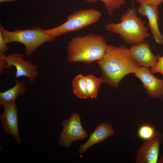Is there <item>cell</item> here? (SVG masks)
I'll list each match as a JSON object with an SVG mask.
<instances>
[{
	"instance_id": "obj_18",
	"label": "cell",
	"mask_w": 163,
	"mask_h": 163,
	"mask_svg": "<svg viewBox=\"0 0 163 163\" xmlns=\"http://www.w3.org/2000/svg\"><path fill=\"white\" fill-rule=\"evenodd\" d=\"M86 2L92 3L96 2L97 0L102 2L107 9L108 14L112 15L114 11L120 8L121 5L125 4V0H84Z\"/></svg>"
},
{
	"instance_id": "obj_23",
	"label": "cell",
	"mask_w": 163,
	"mask_h": 163,
	"mask_svg": "<svg viewBox=\"0 0 163 163\" xmlns=\"http://www.w3.org/2000/svg\"><path fill=\"white\" fill-rule=\"evenodd\" d=\"M158 163H163V154L158 160Z\"/></svg>"
},
{
	"instance_id": "obj_13",
	"label": "cell",
	"mask_w": 163,
	"mask_h": 163,
	"mask_svg": "<svg viewBox=\"0 0 163 163\" xmlns=\"http://www.w3.org/2000/svg\"><path fill=\"white\" fill-rule=\"evenodd\" d=\"M115 133L113 127L111 124L105 123L100 124L90 134L88 141L80 146L79 153H84L90 147L104 141Z\"/></svg>"
},
{
	"instance_id": "obj_15",
	"label": "cell",
	"mask_w": 163,
	"mask_h": 163,
	"mask_svg": "<svg viewBox=\"0 0 163 163\" xmlns=\"http://www.w3.org/2000/svg\"><path fill=\"white\" fill-rule=\"evenodd\" d=\"M72 87L74 94L81 99L88 97L85 76L79 74L73 79Z\"/></svg>"
},
{
	"instance_id": "obj_3",
	"label": "cell",
	"mask_w": 163,
	"mask_h": 163,
	"mask_svg": "<svg viewBox=\"0 0 163 163\" xmlns=\"http://www.w3.org/2000/svg\"><path fill=\"white\" fill-rule=\"evenodd\" d=\"M118 23H109L106 24V30L113 33L119 34L125 43L134 44L145 41L150 36L145 22L137 15L136 9L129 8L120 18Z\"/></svg>"
},
{
	"instance_id": "obj_12",
	"label": "cell",
	"mask_w": 163,
	"mask_h": 163,
	"mask_svg": "<svg viewBox=\"0 0 163 163\" xmlns=\"http://www.w3.org/2000/svg\"><path fill=\"white\" fill-rule=\"evenodd\" d=\"M158 6L149 4H141L138 9L137 12L140 15L147 17L149 26L153 38L156 43L162 45L163 44V36L158 26L159 12Z\"/></svg>"
},
{
	"instance_id": "obj_20",
	"label": "cell",
	"mask_w": 163,
	"mask_h": 163,
	"mask_svg": "<svg viewBox=\"0 0 163 163\" xmlns=\"http://www.w3.org/2000/svg\"><path fill=\"white\" fill-rule=\"evenodd\" d=\"M7 44L4 40L2 32L0 30V54H4L9 49Z\"/></svg>"
},
{
	"instance_id": "obj_8",
	"label": "cell",
	"mask_w": 163,
	"mask_h": 163,
	"mask_svg": "<svg viewBox=\"0 0 163 163\" xmlns=\"http://www.w3.org/2000/svg\"><path fill=\"white\" fill-rule=\"evenodd\" d=\"M162 139V134L156 133L152 138L145 141L137 151L135 158L136 162L158 163Z\"/></svg>"
},
{
	"instance_id": "obj_19",
	"label": "cell",
	"mask_w": 163,
	"mask_h": 163,
	"mask_svg": "<svg viewBox=\"0 0 163 163\" xmlns=\"http://www.w3.org/2000/svg\"><path fill=\"white\" fill-rule=\"evenodd\" d=\"M157 56V62L154 66L150 68V71L153 74L159 73L163 75V56L159 55Z\"/></svg>"
},
{
	"instance_id": "obj_11",
	"label": "cell",
	"mask_w": 163,
	"mask_h": 163,
	"mask_svg": "<svg viewBox=\"0 0 163 163\" xmlns=\"http://www.w3.org/2000/svg\"><path fill=\"white\" fill-rule=\"evenodd\" d=\"M129 48L133 58L141 67L149 68L156 64L158 56L152 53L148 43L133 44Z\"/></svg>"
},
{
	"instance_id": "obj_21",
	"label": "cell",
	"mask_w": 163,
	"mask_h": 163,
	"mask_svg": "<svg viewBox=\"0 0 163 163\" xmlns=\"http://www.w3.org/2000/svg\"><path fill=\"white\" fill-rule=\"evenodd\" d=\"M140 4H149L158 6L163 2V0H136Z\"/></svg>"
},
{
	"instance_id": "obj_6",
	"label": "cell",
	"mask_w": 163,
	"mask_h": 163,
	"mask_svg": "<svg viewBox=\"0 0 163 163\" xmlns=\"http://www.w3.org/2000/svg\"><path fill=\"white\" fill-rule=\"evenodd\" d=\"M61 124L63 129L59 143L64 147L69 148L73 142L83 140L88 136L82 126L79 116L76 113H73L69 119L63 120Z\"/></svg>"
},
{
	"instance_id": "obj_1",
	"label": "cell",
	"mask_w": 163,
	"mask_h": 163,
	"mask_svg": "<svg viewBox=\"0 0 163 163\" xmlns=\"http://www.w3.org/2000/svg\"><path fill=\"white\" fill-rule=\"evenodd\" d=\"M97 62L103 83L116 88L126 76L134 74L141 67L133 58L129 48L124 45H107L103 56Z\"/></svg>"
},
{
	"instance_id": "obj_7",
	"label": "cell",
	"mask_w": 163,
	"mask_h": 163,
	"mask_svg": "<svg viewBox=\"0 0 163 163\" xmlns=\"http://www.w3.org/2000/svg\"><path fill=\"white\" fill-rule=\"evenodd\" d=\"M0 57H2L6 62L5 68H12L13 66L15 67L16 78L25 76L29 79L31 83H33L38 74V66L30 61L25 60L24 54L16 53L7 56L0 54Z\"/></svg>"
},
{
	"instance_id": "obj_4",
	"label": "cell",
	"mask_w": 163,
	"mask_h": 163,
	"mask_svg": "<svg viewBox=\"0 0 163 163\" xmlns=\"http://www.w3.org/2000/svg\"><path fill=\"white\" fill-rule=\"evenodd\" d=\"M0 30L7 44L12 42L23 44L25 48V55L28 56H31L42 45L55 40V38L46 33L43 30L37 27L24 30H16L12 31L6 30L1 24Z\"/></svg>"
},
{
	"instance_id": "obj_10",
	"label": "cell",
	"mask_w": 163,
	"mask_h": 163,
	"mask_svg": "<svg viewBox=\"0 0 163 163\" xmlns=\"http://www.w3.org/2000/svg\"><path fill=\"white\" fill-rule=\"evenodd\" d=\"M4 109L0 115V119L4 132L12 136L17 142L20 143L18 111V107L15 102L10 103L3 106Z\"/></svg>"
},
{
	"instance_id": "obj_17",
	"label": "cell",
	"mask_w": 163,
	"mask_h": 163,
	"mask_svg": "<svg viewBox=\"0 0 163 163\" xmlns=\"http://www.w3.org/2000/svg\"><path fill=\"white\" fill-rule=\"evenodd\" d=\"M156 133L154 127L149 124H144L141 125L137 131V134L139 137L145 141L152 138Z\"/></svg>"
},
{
	"instance_id": "obj_16",
	"label": "cell",
	"mask_w": 163,
	"mask_h": 163,
	"mask_svg": "<svg viewBox=\"0 0 163 163\" xmlns=\"http://www.w3.org/2000/svg\"><path fill=\"white\" fill-rule=\"evenodd\" d=\"M88 97L95 98L98 94L101 85L103 83L101 77L98 78L92 75L85 76Z\"/></svg>"
},
{
	"instance_id": "obj_2",
	"label": "cell",
	"mask_w": 163,
	"mask_h": 163,
	"mask_svg": "<svg viewBox=\"0 0 163 163\" xmlns=\"http://www.w3.org/2000/svg\"><path fill=\"white\" fill-rule=\"evenodd\" d=\"M107 45L106 39L101 35L91 34L74 37L66 47L68 61L89 64L97 61L103 56Z\"/></svg>"
},
{
	"instance_id": "obj_9",
	"label": "cell",
	"mask_w": 163,
	"mask_h": 163,
	"mask_svg": "<svg viewBox=\"0 0 163 163\" xmlns=\"http://www.w3.org/2000/svg\"><path fill=\"white\" fill-rule=\"evenodd\" d=\"M135 76L142 83L148 95L162 100L163 97V79L155 76L149 68L140 67L134 73Z\"/></svg>"
},
{
	"instance_id": "obj_14",
	"label": "cell",
	"mask_w": 163,
	"mask_h": 163,
	"mask_svg": "<svg viewBox=\"0 0 163 163\" xmlns=\"http://www.w3.org/2000/svg\"><path fill=\"white\" fill-rule=\"evenodd\" d=\"M15 84L12 88L0 93V105L3 106L7 104L15 102L19 95L24 94L26 88L22 81L15 80Z\"/></svg>"
},
{
	"instance_id": "obj_22",
	"label": "cell",
	"mask_w": 163,
	"mask_h": 163,
	"mask_svg": "<svg viewBox=\"0 0 163 163\" xmlns=\"http://www.w3.org/2000/svg\"><path fill=\"white\" fill-rule=\"evenodd\" d=\"M17 0H0V3L5 2H11L16 1Z\"/></svg>"
},
{
	"instance_id": "obj_5",
	"label": "cell",
	"mask_w": 163,
	"mask_h": 163,
	"mask_svg": "<svg viewBox=\"0 0 163 163\" xmlns=\"http://www.w3.org/2000/svg\"><path fill=\"white\" fill-rule=\"evenodd\" d=\"M101 16V12L96 9H81L69 15L66 21L61 25L43 30L46 33L56 38L95 23L100 20Z\"/></svg>"
}]
</instances>
